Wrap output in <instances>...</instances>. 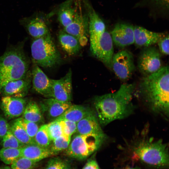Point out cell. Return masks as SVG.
<instances>
[{"label": "cell", "mask_w": 169, "mask_h": 169, "mask_svg": "<svg viewBox=\"0 0 169 169\" xmlns=\"http://www.w3.org/2000/svg\"><path fill=\"white\" fill-rule=\"evenodd\" d=\"M169 70L162 67L156 72L141 80L134 95L149 112L169 120Z\"/></svg>", "instance_id": "cell-1"}, {"label": "cell", "mask_w": 169, "mask_h": 169, "mask_svg": "<svg viewBox=\"0 0 169 169\" xmlns=\"http://www.w3.org/2000/svg\"><path fill=\"white\" fill-rule=\"evenodd\" d=\"M120 148L133 157L148 165L161 168L168 166V143L151 135L148 124L124 138Z\"/></svg>", "instance_id": "cell-2"}, {"label": "cell", "mask_w": 169, "mask_h": 169, "mask_svg": "<svg viewBox=\"0 0 169 169\" xmlns=\"http://www.w3.org/2000/svg\"><path fill=\"white\" fill-rule=\"evenodd\" d=\"M136 87L134 83L124 84L114 92L95 97L96 115L101 126L125 119L134 113L136 108L133 100Z\"/></svg>", "instance_id": "cell-3"}, {"label": "cell", "mask_w": 169, "mask_h": 169, "mask_svg": "<svg viewBox=\"0 0 169 169\" xmlns=\"http://www.w3.org/2000/svg\"><path fill=\"white\" fill-rule=\"evenodd\" d=\"M29 63L21 48L7 50L0 56V92L9 82L24 77L29 70Z\"/></svg>", "instance_id": "cell-4"}, {"label": "cell", "mask_w": 169, "mask_h": 169, "mask_svg": "<svg viewBox=\"0 0 169 169\" xmlns=\"http://www.w3.org/2000/svg\"><path fill=\"white\" fill-rule=\"evenodd\" d=\"M110 140L105 133L103 134H89L74 135L66 154L75 159L84 160L96 151L105 143Z\"/></svg>", "instance_id": "cell-5"}, {"label": "cell", "mask_w": 169, "mask_h": 169, "mask_svg": "<svg viewBox=\"0 0 169 169\" xmlns=\"http://www.w3.org/2000/svg\"><path fill=\"white\" fill-rule=\"evenodd\" d=\"M31 50L33 63L39 67L51 68L61 62L60 54L50 33L43 37L34 39Z\"/></svg>", "instance_id": "cell-6"}, {"label": "cell", "mask_w": 169, "mask_h": 169, "mask_svg": "<svg viewBox=\"0 0 169 169\" xmlns=\"http://www.w3.org/2000/svg\"><path fill=\"white\" fill-rule=\"evenodd\" d=\"M111 69L121 80L125 81L129 79L135 69L132 53L127 50H123L114 54L111 62Z\"/></svg>", "instance_id": "cell-7"}, {"label": "cell", "mask_w": 169, "mask_h": 169, "mask_svg": "<svg viewBox=\"0 0 169 169\" xmlns=\"http://www.w3.org/2000/svg\"><path fill=\"white\" fill-rule=\"evenodd\" d=\"M162 67L160 52L156 48L145 47L138 60V67L141 73L146 76L154 73Z\"/></svg>", "instance_id": "cell-8"}, {"label": "cell", "mask_w": 169, "mask_h": 169, "mask_svg": "<svg viewBox=\"0 0 169 169\" xmlns=\"http://www.w3.org/2000/svg\"><path fill=\"white\" fill-rule=\"evenodd\" d=\"M113 45L110 33L106 30L95 44L90 45L92 55L110 69L114 54Z\"/></svg>", "instance_id": "cell-9"}, {"label": "cell", "mask_w": 169, "mask_h": 169, "mask_svg": "<svg viewBox=\"0 0 169 169\" xmlns=\"http://www.w3.org/2000/svg\"><path fill=\"white\" fill-rule=\"evenodd\" d=\"M76 5V11L74 18L71 23L64 28L63 30L66 33L76 38L81 46L87 44L89 33L88 18L87 15L82 12L80 7Z\"/></svg>", "instance_id": "cell-10"}, {"label": "cell", "mask_w": 169, "mask_h": 169, "mask_svg": "<svg viewBox=\"0 0 169 169\" xmlns=\"http://www.w3.org/2000/svg\"><path fill=\"white\" fill-rule=\"evenodd\" d=\"M72 72L70 69L63 77L58 79H51L52 89L50 97L66 102L72 98Z\"/></svg>", "instance_id": "cell-11"}, {"label": "cell", "mask_w": 169, "mask_h": 169, "mask_svg": "<svg viewBox=\"0 0 169 169\" xmlns=\"http://www.w3.org/2000/svg\"><path fill=\"white\" fill-rule=\"evenodd\" d=\"M110 34L113 44L118 47L123 48L134 43V26L129 24H116Z\"/></svg>", "instance_id": "cell-12"}, {"label": "cell", "mask_w": 169, "mask_h": 169, "mask_svg": "<svg viewBox=\"0 0 169 169\" xmlns=\"http://www.w3.org/2000/svg\"><path fill=\"white\" fill-rule=\"evenodd\" d=\"M89 22L90 45L95 44L106 30L105 23L86 0H84Z\"/></svg>", "instance_id": "cell-13"}, {"label": "cell", "mask_w": 169, "mask_h": 169, "mask_svg": "<svg viewBox=\"0 0 169 169\" xmlns=\"http://www.w3.org/2000/svg\"><path fill=\"white\" fill-rule=\"evenodd\" d=\"M31 81V71L28 70L24 77L7 83L3 87L0 93L4 96L22 98L28 93Z\"/></svg>", "instance_id": "cell-14"}, {"label": "cell", "mask_w": 169, "mask_h": 169, "mask_svg": "<svg viewBox=\"0 0 169 169\" xmlns=\"http://www.w3.org/2000/svg\"><path fill=\"white\" fill-rule=\"evenodd\" d=\"M31 72L33 89L38 94L50 98L52 89L51 79L48 77L39 66L33 63Z\"/></svg>", "instance_id": "cell-15"}, {"label": "cell", "mask_w": 169, "mask_h": 169, "mask_svg": "<svg viewBox=\"0 0 169 169\" xmlns=\"http://www.w3.org/2000/svg\"><path fill=\"white\" fill-rule=\"evenodd\" d=\"M1 101V108L8 119L18 117L22 115L26 105V100L20 97L4 96Z\"/></svg>", "instance_id": "cell-16"}, {"label": "cell", "mask_w": 169, "mask_h": 169, "mask_svg": "<svg viewBox=\"0 0 169 169\" xmlns=\"http://www.w3.org/2000/svg\"><path fill=\"white\" fill-rule=\"evenodd\" d=\"M166 33L150 31L142 27H134V42L138 47H147L157 43Z\"/></svg>", "instance_id": "cell-17"}, {"label": "cell", "mask_w": 169, "mask_h": 169, "mask_svg": "<svg viewBox=\"0 0 169 169\" xmlns=\"http://www.w3.org/2000/svg\"><path fill=\"white\" fill-rule=\"evenodd\" d=\"M21 23L34 39L43 37L49 33L45 22L38 17L25 18L21 19Z\"/></svg>", "instance_id": "cell-18"}, {"label": "cell", "mask_w": 169, "mask_h": 169, "mask_svg": "<svg viewBox=\"0 0 169 169\" xmlns=\"http://www.w3.org/2000/svg\"><path fill=\"white\" fill-rule=\"evenodd\" d=\"M72 105L70 102L62 101L50 97L44 100L41 106L48 118L54 120L61 116Z\"/></svg>", "instance_id": "cell-19"}, {"label": "cell", "mask_w": 169, "mask_h": 169, "mask_svg": "<svg viewBox=\"0 0 169 169\" xmlns=\"http://www.w3.org/2000/svg\"><path fill=\"white\" fill-rule=\"evenodd\" d=\"M76 133L80 134H105L102 130L96 115L93 112L77 123Z\"/></svg>", "instance_id": "cell-20"}, {"label": "cell", "mask_w": 169, "mask_h": 169, "mask_svg": "<svg viewBox=\"0 0 169 169\" xmlns=\"http://www.w3.org/2000/svg\"><path fill=\"white\" fill-rule=\"evenodd\" d=\"M21 156L36 162L57 155L49 148H43L34 143L24 145L21 148Z\"/></svg>", "instance_id": "cell-21"}, {"label": "cell", "mask_w": 169, "mask_h": 169, "mask_svg": "<svg viewBox=\"0 0 169 169\" xmlns=\"http://www.w3.org/2000/svg\"><path fill=\"white\" fill-rule=\"evenodd\" d=\"M58 38L62 48L69 55H75L79 52L81 46L74 36L63 30L59 32Z\"/></svg>", "instance_id": "cell-22"}, {"label": "cell", "mask_w": 169, "mask_h": 169, "mask_svg": "<svg viewBox=\"0 0 169 169\" xmlns=\"http://www.w3.org/2000/svg\"><path fill=\"white\" fill-rule=\"evenodd\" d=\"M74 0H66L60 6L58 12V19L64 28L72 22L75 14L76 5L73 6Z\"/></svg>", "instance_id": "cell-23"}, {"label": "cell", "mask_w": 169, "mask_h": 169, "mask_svg": "<svg viewBox=\"0 0 169 169\" xmlns=\"http://www.w3.org/2000/svg\"><path fill=\"white\" fill-rule=\"evenodd\" d=\"M93 112L89 108L80 105H72L61 116L56 119L69 120L77 123Z\"/></svg>", "instance_id": "cell-24"}, {"label": "cell", "mask_w": 169, "mask_h": 169, "mask_svg": "<svg viewBox=\"0 0 169 169\" xmlns=\"http://www.w3.org/2000/svg\"><path fill=\"white\" fill-rule=\"evenodd\" d=\"M22 115V118L28 121L37 124L44 121L41 109L34 101H30L26 105Z\"/></svg>", "instance_id": "cell-25"}, {"label": "cell", "mask_w": 169, "mask_h": 169, "mask_svg": "<svg viewBox=\"0 0 169 169\" xmlns=\"http://www.w3.org/2000/svg\"><path fill=\"white\" fill-rule=\"evenodd\" d=\"M10 125V131L15 137L24 145L34 143L33 141L28 136L18 119L14 120Z\"/></svg>", "instance_id": "cell-26"}, {"label": "cell", "mask_w": 169, "mask_h": 169, "mask_svg": "<svg viewBox=\"0 0 169 169\" xmlns=\"http://www.w3.org/2000/svg\"><path fill=\"white\" fill-rule=\"evenodd\" d=\"M21 155V148H3L0 150V159L7 165H11Z\"/></svg>", "instance_id": "cell-27"}, {"label": "cell", "mask_w": 169, "mask_h": 169, "mask_svg": "<svg viewBox=\"0 0 169 169\" xmlns=\"http://www.w3.org/2000/svg\"><path fill=\"white\" fill-rule=\"evenodd\" d=\"M35 144L43 148H49L52 141L48 134L47 124L39 127L34 138Z\"/></svg>", "instance_id": "cell-28"}, {"label": "cell", "mask_w": 169, "mask_h": 169, "mask_svg": "<svg viewBox=\"0 0 169 169\" xmlns=\"http://www.w3.org/2000/svg\"><path fill=\"white\" fill-rule=\"evenodd\" d=\"M70 141L67 139L63 135L53 140L50 149L57 154L59 153L66 150L69 147Z\"/></svg>", "instance_id": "cell-29"}, {"label": "cell", "mask_w": 169, "mask_h": 169, "mask_svg": "<svg viewBox=\"0 0 169 169\" xmlns=\"http://www.w3.org/2000/svg\"><path fill=\"white\" fill-rule=\"evenodd\" d=\"M141 2L157 11L164 12L169 10V0H141Z\"/></svg>", "instance_id": "cell-30"}, {"label": "cell", "mask_w": 169, "mask_h": 169, "mask_svg": "<svg viewBox=\"0 0 169 169\" xmlns=\"http://www.w3.org/2000/svg\"><path fill=\"white\" fill-rule=\"evenodd\" d=\"M47 129L52 141L63 135L62 126L59 120H55L47 124Z\"/></svg>", "instance_id": "cell-31"}, {"label": "cell", "mask_w": 169, "mask_h": 169, "mask_svg": "<svg viewBox=\"0 0 169 169\" xmlns=\"http://www.w3.org/2000/svg\"><path fill=\"white\" fill-rule=\"evenodd\" d=\"M58 120L60 121L62 126L63 135L67 139L70 141L71 136L76 132L77 123L69 120Z\"/></svg>", "instance_id": "cell-32"}, {"label": "cell", "mask_w": 169, "mask_h": 169, "mask_svg": "<svg viewBox=\"0 0 169 169\" xmlns=\"http://www.w3.org/2000/svg\"><path fill=\"white\" fill-rule=\"evenodd\" d=\"M2 146L5 148H21L25 145L20 142L9 131L2 139Z\"/></svg>", "instance_id": "cell-33"}, {"label": "cell", "mask_w": 169, "mask_h": 169, "mask_svg": "<svg viewBox=\"0 0 169 169\" xmlns=\"http://www.w3.org/2000/svg\"><path fill=\"white\" fill-rule=\"evenodd\" d=\"M18 119L28 136L34 141V137L39 128L38 124L27 120L23 118H18Z\"/></svg>", "instance_id": "cell-34"}, {"label": "cell", "mask_w": 169, "mask_h": 169, "mask_svg": "<svg viewBox=\"0 0 169 169\" xmlns=\"http://www.w3.org/2000/svg\"><path fill=\"white\" fill-rule=\"evenodd\" d=\"M36 162L27 158L21 156L11 164V169H33Z\"/></svg>", "instance_id": "cell-35"}, {"label": "cell", "mask_w": 169, "mask_h": 169, "mask_svg": "<svg viewBox=\"0 0 169 169\" xmlns=\"http://www.w3.org/2000/svg\"><path fill=\"white\" fill-rule=\"evenodd\" d=\"M45 169H71L69 163L59 157H53L48 161Z\"/></svg>", "instance_id": "cell-36"}, {"label": "cell", "mask_w": 169, "mask_h": 169, "mask_svg": "<svg viewBox=\"0 0 169 169\" xmlns=\"http://www.w3.org/2000/svg\"><path fill=\"white\" fill-rule=\"evenodd\" d=\"M169 40L168 34L166 33L157 43L160 52L165 55L169 54Z\"/></svg>", "instance_id": "cell-37"}, {"label": "cell", "mask_w": 169, "mask_h": 169, "mask_svg": "<svg viewBox=\"0 0 169 169\" xmlns=\"http://www.w3.org/2000/svg\"><path fill=\"white\" fill-rule=\"evenodd\" d=\"M9 131V124L5 118L0 116V139H2Z\"/></svg>", "instance_id": "cell-38"}, {"label": "cell", "mask_w": 169, "mask_h": 169, "mask_svg": "<svg viewBox=\"0 0 169 169\" xmlns=\"http://www.w3.org/2000/svg\"><path fill=\"white\" fill-rule=\"evenodd\" d=\"M82 169H100V168L96 161L94 159H92L88 160Z\"/></svg>", "instance_id": "cell-39"}, {"label": "cell", "mask_w": 169, "mask_h": 169, "mask_svg": "<svg viewBox=\"0 0 169 169\" xmlns=\"http://www.w3.org/2000/svg\"><path fill=\"white\" fill-rule=\"evenodd\" d=\"M0 169H11V168L8 166H5L0 167Z\"/></svg>", "instance_id": "cell-40"}, {"label": "cell", "mask_w": 169, "mask_h": 169, "mask_svg": "<svg viewBox=\"0 0 169 169\" xmlns=\"http://www.w3.org/2000/svg\"><path fill=\"white\" fill-rule=\"evenodd\" d=\"M122 169H140L139 168L137 167H128Z\"/></svg>", "instance_id": "cell-41"}]
</instances>
